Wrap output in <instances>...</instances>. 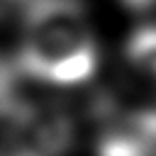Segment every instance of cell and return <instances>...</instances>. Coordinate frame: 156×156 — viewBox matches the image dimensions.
<instances>
[{"mask_svg":"<svg viewBox=\"0 0 156 156\" xmlns=\"http://www.w3.org/2000/svg\"><path fill=\"white\" fill-rule=\"evenodd\" d=\"M105 156H139V151H136V146L117 144V146H105Z\"/></svg>","mask_w":156,"mask_h":156,"instance_id":"cell-2","label":"cell"},{"mask_svg":"<svg viewBox=\"0 0 156 156\" xmlns=\"http://www.w3.org/2000/svg\"><path fill=\"white\" fill-rule=\"evenodd\" d=\"M27 66L54 80L78 83L95 66V44L78 7L66 0H41L29 20Z\"/></svg>","mask_w":156,"mask_h":156,"instance_id":"cell-1","label":"cell"}]
</instances>
